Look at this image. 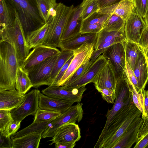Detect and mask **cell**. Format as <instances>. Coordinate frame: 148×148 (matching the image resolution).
I'll return each mask as SVG.
<instances>
[{
	"instance_id": "6da1fadb",
	"label": "cell",
	"mask_w": 148,
	"mask_h": 148,
	"mask_svg": "<svg viewBox=\"0 0 148 148\" xmlns=\"http://www.w3.org/2000/svg\"><path fill=\"white\" fill-rule=\"evenodd\" d=\"M142 116L132 100L115 114L106 129L101 132L94 148H113L125 131Z\"/></svg>"
},
{
	"instance_id": "7a4b0ae2",
	"label": "cell",
	"mask_w": 148,
	"mask_h": 148,
	"mask_svg": "<svg viewBox=\"0 0 148 148\" xmlns=\"http://www.w3.org/2000/svg\"><path fill=\"white\" fill-rule=\"evenodd\" d=\"M20 66L14 49L0 42V89H15L17 70Z\"/></svg>"
},
{
	"instance_id": "3957f363",
	"label": "cell",
	"mask_w": 148,
	"mask_h": 148,
	"mask_svg": "<svg viewBox=\"0 0 148 148\" xmlns=\"http://www.w3.org/2000/svg\"><path fill=\"white\" fill-rule=\"evenodd\" d=\"M15 9L25 37L46 23L41 17L37 0H8Z\"/></svg>"
},
{
	"instance_id": "277c9868",
	"label": "cell",
	"mask_w": 148,
	"mask_h": 148,
	"mask_svg": "<svg viewBox=\"0 0 148 148\" xmlns=\"http://www.w3.org/2000/svg\"><path fill=\"white\" fill-rule=\"evenodd\" d=\"M73 5L66 6L58 3L55 13L50 16L47 22L48 28L42 45L59 47L61 37L69 17L74 8Z\"/></svg>"
},
{
	"instance_id": "5b68a950",
	"label": "cell",
	"mask_w": 148,
	"mask_h": 148,
	"mask_svg": "<svg viewBox=\"0 0 148 148\" xmlns=\"http://www.w3.org/2000/svg\"><path fill=\"white\" fill-rule=\"evenodd\" d=\"M0 42L10 44L14 49L20 66L30 52L25 36L16 12L12 26L0 29Z\"/></svg>"
},
{
	"instance_id": "8992f818",
	"label": "cell",
	"mask_w": 148,
	"mask_h": 148,
	"mask_svg": "<svg viewBox=\"0 0 148 148\" xmlns=\"http://www.w3.org/2000/svg\"><path fill=\"white\" fill-rule=\"evenodd\" d=\"M82 104L80 102L71 106L60 116L51 121L49 127L42 134V138H52L55 132L61 126L67 123L79 122L82 119Z\"/></svg>"
},
{
	"instance_id": "52a82bcc",
	"label": "cell",
	"mask_w": 148,
	"mask_h": 148,
	"mask_svg": "<svg viewBox=\"0 0 148 148\" xmlns=\"http://www.w3.org/2000/svg\"><path fill=\"white\" fill-rule=\"evenodd\" d=\"M59 54L47 58L28 71L27 73L33 87L37 88L42 85L49 86L52 84L51 80V73Z\"/></svg>"
},
{
	"instance_id": "ba28073f",
	"label": "cell",
	"mask_w": 148,
	"mask_h": 148,
	"mask_svg": "<svg viewBox=\"0 0 148 148\" xmlns=\"http://www.w3.org/2000/svg\"><path fill=\"white\" fill-rule=\"evenodd\" d=\"M115 92V101L111 109L108 111L106 121L101 132L106 129L116 113L133 100L132 94L123 76L117 81Z\"/></svg>"
},
{
	"instance_id": "9c48e42d",
	"label": "cell",
	"mask_w": 148,
	"mask_h": 148,
	"mask_svg": "<svg viewBox=\"0 0 148 148\" xmlns=\"http://www.w3.org/2000/svg\"><path fill=\"white\" fill-rule=\"evenodd\" d=\"M95 43H86L73 51L74 56L64 75L57 86H62L70 77L82 65L90 60Z\"/></svg>"
},
{
	"instance_id": "30bf717a",
	"label": "cell",
	"mask_w": 148,
	"mask_h": 148,
	"mask_svg": "<svg viewBox=\"0 0 148 148\" xmlns=\"http://www.w3.org/2000/svg\"><path fill=\"white\" fill-rule=\"evenodd\" d=\"M40 92L38 89H34L25 94V98L22 103L18 107L11 110L14 121H21L29 115L34 116L39 108L38 101Z\"/></svg>"
},
{
	"instance_id": "8fae6325",
	"label": "cell",
	"mask_w": 148,
	"mask_h": 148,
	"mask_svg": "<svg viewBox=\"0 0 148 148\" xmlns=\"http://www.w3.org/2000/svg\"><path fill=\"white\" fill-rule=\"evenodd\" d=\"M102 54L110 62L117 80L123 77L126 61L123 43H119L110 46Z\"/></svg>"
},
{
	"instance_id": "7c38bea8",
	"label": "cell",
	"mask_w": 148,
	"mask_h": 148,
	"mask_svg": "<svg viewBox=\"0 0 148 148\" xmlns=\"http://www.w3.org/2000/svg\"><path fill=\"white\" fill-rule=\"evenodd\" d=\"M61 51L57 47L42 45H39L29 52L21 66L28 73L36 65L49 57L59 54Z\"/></svg>"
},
{
	"instance_id": "4fadbf2b",
	"label": "cell",
	"mask_w": 148,
	"mask_h": 148,
	"mask_svg": "<svg viewBox=\"0 0 148 148\" xmlns=\"http://www.w3.org/2000/svg\"><path fill=\"white\" fill-rule=\"evenodd\" d=\"M147 27L144 19L135 7L132 14L125 22L124 30L127 40L138 44Z\"/></svg>"
},
{
	"instance_id": "5bb4252c",
	"label": "cell",
	"mask_w": 148,
	"mask_h": 148,
	"mask_svg": "<svg viewBox=\"0 0 148 148\" xmlns=\"http://www.w3.org/2000/svg\"><path fill=\"white\" fill-rule=\"evenodd\" d=\"M86 90L85 86L71 90L64 89L61 86H49L43 90L42 92L49 97L66 100L74 103L81 101L83 95Z\"/></svg>"
},
{
	"instance_id": "9a60e30c",
	"label": "cell",
	"mask_w": 148,
	"mask_h": 148,
	"mask_svg": "<svg viewBox=\"0 0 148 148\" xmlns=\"http://www.w3.org/2000/svg\"><path fill=\"white\" fill-rule=\"evenodd\" d=\"M107 60L102 54L100 55L82 77L67 85L61 86L62 88L65 90H71L92 83L97 74Z\"/></svg>"
},
{
	"instance_id": "2e32d148",
	"label": "cell",
	"mask_w": 148,
	"mask_h": 148,
	"mask_svg": "<svg viewBox=\"0 0 148 148\" xmlns=\"http://www.w3.org/2000/svg\"><path fill=\"white\" fill-rule=\"evenodd\" d=\"M81 138L80 129L76 123H69L61 126L55 132L54 136L49 140L51 145L57 143H76Z\"/></svg>"
},
{
	"instance_id": "e0dca14e",
	"label": "cell",
	"mask_w": 148,
	"mask_h": 148,
	"mask_svg": "<svg viewBox=\"0 0 148 148\" xmlns=\"http://www.w3.org/2000/svg\"><path fill=\"white\" fill-rule=\"evenodd\" d=\"M117 81L113 67L108 60L97 74L92 83L97 90L106 88L115 92Z\"/></svg>"
},
{
	"instance_id": "ac0fdd59",
	"label": "cell",
	"mask_w": 148,
	"mask_h": 148,
	"mask_svg": "<svg viewBox=\"0 0 148 148\" xmlns=\"http://www.w3.org/2000/svg\"><path fill=\"white\" fill-rule=\"evenodd\" d=\"M83 9L82 3L75 7L70 13L61 37V41L72 38L80 33L83 21L81 14Z\"/></svg>"
},
{
	"instance_id": "d6986e66",
	"label": "cell",
	"mask_w": 148,
	"mask_h": 148,
	"mask_svg": "<svg viewBox=\"0 0 148 148\" xmlns=\"http://www.w3.org/2000/svg\"><path fill=\"white\" fill-rule=\"evenodd\" d=\"M127 40L124 29L108 31L103 29L98 34L94 50L106 48L114 44Z\"/></svg>"
},
{
	"instance_id": "ffe728a7",
	"label": "cell",
	"mask_w": 148,
	"mask_h": 148,
	"mask_svg": "<svg viewBox=\"0 0 148 148\" xmlns=\"http://www.w3.org/2000/svg\"><path fill=\"white\" fill-rule=\"evenodd\" d=\"M140 92L145 90L148 80V61L144 49L140 46L133 70Z\"/></svg>"
},
{
	"instance_id": "44dd1931",
	"label": "cell",
	"mask_w": 148,
	"mask_h": 148,
	"mask_svg": "<svg viewBox=\"0 0 148 148\" xmlns=\"http://www.w3.org/2000/svg\"><path fill=\"white\" fill-rule=\"evenodd\" d=\"M135 6L134 0H120L111 5L99 9L97 12L101 14H116L125 22L132 14Z\"/></svg>"
},
{
	"instance_id": "7402d4cb",
	"label": "cell",
	"mask_w": 148,
	"mask_h": 148,
	"mask_svg": "<svg viewBox=\"0 0 148 148\" xmlns=\"http://www.w3.org/2000/svg\"><path fill=\"white\" fill-rule=\"evenodd\" d=\"M25 98V94L20 93L15 89H0V110L11 111L20 106Z\"/></svg>"
},
{
	"instance_id": "603a6c76",
	"label": "cell",
	"mask_w": 148,
	"mask_h": 148,
	"mask_svg": "<svg viewBox=\"0 0 148 148\" xmlns=\"http://www.w3.org/2000/svg\"><path fill=\"white\" fill-rule=\"evenodd\" d=\"M144 119L142 116L125 131L116 143L113 148H130L136 142L138 131Z\"/></svg>"
},
{
	"instance_id": "cb8c5ba5",
	"label": "cell",
	"mask_w": 148,
	"mask_h": 148,
	"mask_svg": "<svg viewBox=\"0 0 148 148\" xmlns=\"http://www.w3.org/2000/svg\"><path fill=\"white\" fill-rule=\"evenodd\" d=\"M97 34L79 33L72 38L61 41L59 48L61 50L73 51L84 43H95Z\"/></svg>"
},
{
	"instance_id": "d4e9b609",
	"label": "cell",
	"mask_w": 148,
	"mask_h": 148,
	"mask_svg": "<svg viewBox=\"0 0 148 148\" xmlns=\"http://www.w3.org/2000/svg\"><path fill=\"white\" fill-rule=\"evenodd\" d=\"M73 103L70 101L48 96L40 93L38 104L40 108L61 112L65 111Z\"/></svg>"
},
{
	"instance_id": "484cf974",
	"label": "cell",
	"mask_w": 148,
	"mask_h": 148,
	"mask_svg": "<svg viewBox=\"0 0 148 148\" xmlns=\"http://www.w3.org/2000/svg\"><path fill=\"white\" fill-rule=\"evenodd\" d=\"M16 12L8 0H0V29L12 26Z\"/></svg>"
},
{
	"instance_id": "4316f807",
	"label": "cell",
	"mask_w": 148,
	"mask_h": 148,
	"mask_svg": "<svg viewBox=\"0 0 148 148\" xmlns=\"http://www.w3.org/2000/svg\"><path fill=\"white\" fill-rule=\"evenodd\" d=\"M42 133H33L12 140V148H38Z\"/></svg>"
},
{
	"instance_id": "83f0119b",
	"label": "cell",
	"mask_w": 148,
	"mask_h": 148,
	"mask_svg": "<svg viewBox=\"0 0 148 148\" xmlns=\"http://www.w3.org/2000/svg\"><path fill=\"white\" fill-rule=\"evenodd\" d=\"M33 85L28 73L24 70L21 66L17 70L16 80V88L20 93L25 94Z\"/></svg>"
},
{
	"instance_id": "f1b7e54d",
	"label": "cell",
	"mask_w": 148,
	"mask_h": 148,
	"mask_svg": "<svg viewBox=\"0 0 148 148\" xmlns=\"http://www.w3.org/2000/svg\"><path fill=\"white\" fill-rule=\"evenodd\" d=\"M48 27V23H47L40 27L30 33L26 37L27 44L31 49L43 44Z\"/></svg>"
},
{
	"instance_id": "f546056e",
	"label": "cell",
	"mask_w": 148,
	"mask_h": 148,
	"mask_svg": "<svg viewBox=\"0 0 148 148\" xmlns=\"http://www.w3.org/2000/svg\"><path fill=\"white\" fill-rule=\"evenodd\" d=\"M52 120L39 122L33 121L29 126L12 135L11 138L13 139L33 133L42 134L49 127V123Z\"/></svg>"
},
{
	"instance_id": "4dcf8cb0",
	"label": "cell",
	"mask_w": 148,
	"mask_h": 148,
	"mask_svg": "<svg viewBox=\"0 0 148 148\" xmlns=\"http://www.w3.org/2000/svg\"><path fill=\"white\" fill-rule=\"evenodd\" d=\"M122 43L125 49L126 61L133 70L140 46L138 44L127 40Z\"/></svg>"
},
{
	"instance_id": "1f68e13d",
	"label": "cell",
	"mask_w": 148,
	"mask_h": 148,
	"mask_svg": "<svg viewBox=\"0 0 148 148\" xmlns=\"http://www.w3.org/2000/svg\"><path fill=\"white\" fill-rule=\"evenodd\" d=\"M53 67L51 75V80L53 82L58 72L73 54V51L61 50Z\"/></svg>"
},
{
	"instance_id": "d6a6232c",
	"label": "cell",
	"mask_w": 148,
	"mask_h": 148,
	"mask_svg": "<svg viewBox=\"0 0 148 148\" xmlns=\"http://www.w3.org/2000/svg\"><path fill=\"white\" fill-rule=\"evenodd\" d=\"M125 21L119 16L110 14L104 23L103 29L108 31H118L124 29Z\"/></svg>"
},
{
	"instance_id": "836d02e7",
	"label": "cell",
	"mask_w": 148,
	"mask_h": 148,
	"mask_svg": "<svg viewBox=\"0 0 148 148\" xmlns=\"http://www.w3.org/2000/svg\"><path fill=\"white\" fill-rule=\"evenodd\" d=\"M40 15L46 23L50 17V9L55 8L58 3L56 0H37Z\"/></svg>"
},
{
	"instance_id": "e575fe53",
	"label": "cell",
	"mask_w": 148,
	"mask_h": 148,
	"mask_svg": "<svg viewBox=\"0 0 148 148\" xmlns=\"http://www.w3.org/2000/svg\"><path fill=\"white\" fill-rule=\"evenodd\" d=\"M81 17L83 21L99 9L97 0H83Z\"/></svg>"
},
{
	"instance_id": "d590c367",
	"label": "cell",
	"mask_w": 148,
	"mask_h": 148,
	"mask_svg": "<svg viewBox=\"0 0 148 148\" xmlns=\"http://www.w3.org/2000/svg\"><path fill=\"white\" fill-rule=\"evenodd\" d=\"M62 114L60 112L43 110L39 108L34 115L33 121L39 122L53 120Z\"/></svg>"
},
{
	"instance_id": "8d00e7d4",
	"label": "cell",
	"mask_w": 148,
	"mask_h": 148,
	"mask_svg": "<svg viewBox=\"0 0 148 148\" xmlns=\"http://www.w3.org/2000/svg\"><path fill=\"white\" fill-rule=\"evenodd\" d=\"M110 15V14H100L96 12L86 19L83 21L82 25L101 24L103 26Z\"/></svg>"
},
{
	"instance_id": "74e56055",
	"label": "cell",
	"mask_w": 148,
	"mask_h": 148,
	"mask_svg": "<svg viewBox=\"0 0 148 148\" xmlns=\"http://www.w3.org/2000/svg\"><path fill=\"white\" fill-rule=\"evenodd\" d=\"M90 60L82 65L76 70L66 81L63 86L67 85L72 83L84 75L91 64Z\"/></svg>"
},
{
	"instance_id": "f35d334b",
	"label": "cell",
	"mask_w": 148,
	"mask_h": 148,
	"mask_svg": "<svg viewBox=\"0 0 148 148\" xmlns=\"http://www.w3.org/2000/svg\"><path fill=\"white\" fill-rule=\"evenodd\" d=\"M11 112L8 110H0V132H3L8 125L14 120Z\"/></svg>"
},
{
	"instance_id": "ab89813d",
	"label": "cell",
	"mask_w": 148,
	"mask_h": 148,
	"mask_svg": "<svg viewBox=\"0 0 148 148\" xmlns=\"http://www.w3.org/2000/svg\"><path fill=\"white\" fill-rule=\"evenodd\" d=\"M134 1L136 10L145 19L148 12V0Z\"/></svg>"
},
{
	"instance_id": "60d3db41",
	"label": "cell",
	"mask_w": 148,
	"mask_h": 148,
	"mask_svg": "<svg viewBox=\"0 0 148 148\" xmlns=\"http://www.w3.org/2000/svg\"><path fill=\"white\" fill-rule=\"evenodd\" d=\"M21 122L14 120L8 125L3 132H0L5 136H11L16 133L20 127Z\"/></svg>"
},
{
	"instance_id": "b9f144b4",
	"label": "cell",
	"mask_w": 148,
	"mask_h": 148,
	"mask_svg": "<svg viewBox=\"0 0 148 148\" xmlns=\"http://www.w3.org/2000/svg\"><path fill=\"white\" fill-rule=\"evenodd\" d=\"M97 91L101 93L104 100L109 103H114L116 98L115 92L106 88L100 89Z\"/></svg>"
},
{
	"instance_id": "7bdbcfd3",
	"label": "cell",
	"mask_w": 148,
	"mask_h": 148,
	"mask_svg": "<svg viewBox=\"0 0 148 148\" xmlns=\"http://www.w3.org/2000/svg\"><path fill=\"white\" fill-rule=\"evenodd\" d=\"M124 73L128 78L130 80L132 83L136 88L138 92H140L138 82L134 71L132 69L127 62L126 61V64Z\"/></svg>"
},
{
	"instance_id": "ee69618b",
	"label": "cell",
	"mask_w": 148,
	"mask_h": 148,
	"mask_svg": "<svg viewBox=\"0 0 148 148\" xmlns=\"http://www.w3.org/2000/svg\"><path fill=\"white\" fill-rule=\"evenodd\" d=\"M74 56V54L67 61L60 70L56 77L53 82L50 86H57L58 82L62 77L67 70L69 65Z\"/></svg>"
},
{
	"instance_id": "f6af8a7d",
	"label": "cell",
	"mask_w": 148,
	"mask_h": 148,
	"mask_svg": "<svg viewBox=\"0 0 148 148\" xmlns=\"http://www.w3.org/2000/svg\"><path fill=\"white\" fill-rule=\"evenodd\" d=\"M134 148H145L148 145V130L137 138Z\"/></svg>"
},
{
	"instance_id": "bcb514c9",
	"label": "cell",
	"mask_w": 148,
	"mask_h": 148,
	"mask_svg": "<svg viewBox=\"0 0 148 148\" xmlns=\"http://www.w3.org/2000/svg\"><path fill=\"white\" fill-rule=\"evenodd\" d=\"M143 96V113L142 117L144 119H148V91L144 90L140 92Z\"/></svg>"
},
{
	"instance_id": "7dc6e473",
	"label": "cell",
	"mask_w": 148,
	"mask_h": 148,
	"mask_svg": "<svg viewBox=\"0 0 148 148\" xmlns=\"http://www.w3.org/2000/svg\"><path fill=\"white\" fill-rule=\"evenodd\" d=\"M10 136H6L0 132V148H12Z\"/></svg>"
},
{
	"instance_id": "c3c4849f",
	"label": "cell",
	"mask_w": 148,
	"mask_h": 148,
	"mask_svg": "<svg viewBox=\"0 0 148 148\" xmlns=\"http://www.w3.org/2000/svg\"><path fill=\"white\" fill-rule=\"evenodd\" d=\"M138 44L144 49L148 46V26L143 31L139 40Z\"/></svg>"
},
{
	"instance_id": "681fc988",
	"label": "cell",
	"mask_w": 148,
	"mask_h": 148,
	"mask_svg": "<svg viewBox=\"0 0 148 148\" xmlns=\"http://www.w3.org/2000/svg\"><path fill=\"white\" fill-rule=\"evenodd\" d=\"M99 9L111 5L120 0H97Z\"/></svg>"
},
{
	"instance_id": "f907efd6",
	"label": "cell",
	"mask_w": 148,
	"mask_h": 148,
	"mask_svg": "<svg viewBox=\"0 0 148 148\" xmlns=\"http://www.w3.org/2000/svg\"><path fill=\"white\" fill-rule=\"evenodd\" d=\"M107 48L94 50L91 57L90 62L91 64L96 60L101 54H102L105 51Z\"/></svg>"
},
{
	"instance_id": "816d5d0a",
	"label": "cell",
	"mask_w": 148,
	"mask_h": 148,
	"mask_svg": "<svg viewBox=\"0 0 148 148\" xmlns=\"http://www.w3.org/2000/svg\"><path fill=\"white\" fill-rule=\"evenodd\" d=\"M76 145V143H55L56 148H73Z\"/></svg>"
},
{
	"instance_id": "f5cc1de1",
	"label": "cell",
	"mask_w": 148,
	"mask_h": 148,
	"mask_svg": "<svg viewBox=\"0 0 148 148\" xmlns=\"http://www.w3.org/2000/svg\"><path fill=\"white\" fill-rule=\"evenodd\" d=\"M144 49L148 61V46Z\"/></svg>"
},
{
	"instance_id": "db71d44e",
	"label": "cell",
	"mask_w": 148,
	"mask_h": 148,
	"mask_svg": "<svg viewBox=\"0 0 148 148\" xmlns=\"http://www.w3.org/2000/svg\"><path fill=\"white\" fill-rule=\"evenodd\" d=\"M147 25V26H148V12L147 15L144 19Z\"/></svg>"
},
{
	"instance_id": "11a10c76",
	"label": "cell",
	"mask_w": 148,
	"mask_h": 148,
	"mask_svg": "<svg viewBox=\"0 0 148 148\" xmlns=\"http://www.w3.org/2000/svg\"><path fill=\"white\" fill-rule=\"evenodd\" d=\"M145 148H148V145Z\"/></svg>"
},
{
	"instance_id": "9f6ffc18",
	"label": "cell",
	"mask_w": 148,
	"mask_h": 148,
	"mask_svg": "<svg viewBox=\"0 0 148 148\" xmlns=\"http://www.w3.org/2000/svg\"></svg>"
}]
</instances>
